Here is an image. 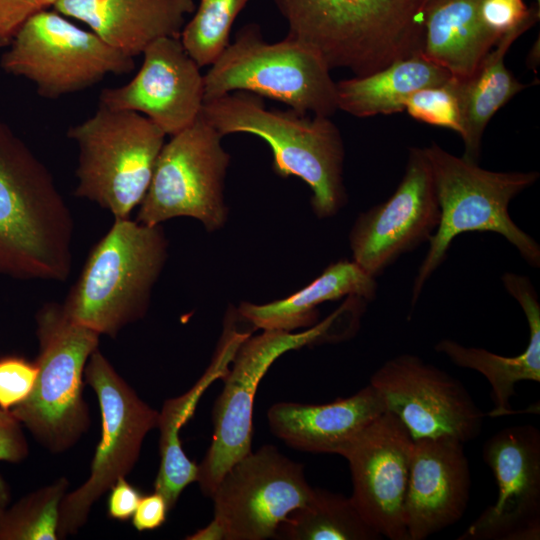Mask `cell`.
<instances>
[{
    "mask_svg": "<svg viewBox=\"0 0 540 540\" xmlns=\"http://www.w3.org/2000/svg\"><path fill=\"white\" fill-rule=\"evenodd\" d=\"M74 223L47 167L0 121V275L64 282Z\"/></svg>",
    "mask_w": 540,
    "mask_h": 540,
    "instance_id": "1",
    "label": "cell"
},
{
    "mask_svg": "<svg viewBox=\"0 0 540 540\" xmlns=\"http://www.w3.org/2000/svg\"><path fill=\"white\" fill-rule=\"evenodd\" d=\"M288 36L361 77L421 55L428 0H274Z\"/></svg>",
    "mask_w": 540,
    "mask_h": 540,
    "instance_id": "2",
    "label": "cell"
},
{
    "mask_svg": "<svg viewBox=\"0 0 540 540\" xmlns=\"http://www.w3.org/2000/svg\"><path fill=\"white\" fill-rule=\"evenodd\" d=\"M201 116L222 136L247 133L271 148L279 176H296L311 189L318 218L336 215L346 204L344 143L330 117L269 110L262 97L237 91L205 101Z\"/></svg>",
    "mask_w": 540,
    "mask_h": 540,
    "instance_id": "3",
    "label": "cell"
},
{
    "mask_svg": "<svg viewBox=\"0 0 540 540\" xmlns=\"http://www.w3.org/2000/svg\"><path fill=\"white\" fill-rule=\"evenodd\" d=\"M167 250L161 225L114 219L68 292L62 304L65 314L99 335L116 337L146 314Z\"/></svg>",
    "mask_w": 540,
    "mask_h": 540,
    "instance_id": "4",
    "label": "cell"
},
{
    "mask_svg": "<svg viewBox=\"0 0 540 540\" xmlns=\"http://www.w3.org/2000/svg\"><path fill=\"white\" fill-rule=\"evenodd\" d=\"M429 160L439 207V225L412 287L414 306L422 289L447 257L452 241L466 232H493L502 235L531 266H540V246L510 217L512 199L539 178L536 171L497 172L481 168L445 151L432 142L424 148Z\"/></svg>",
    "mask_w": 540,
    "mask_h": 540,
    "instance_id": "5",
    "label": "cell"
},
{
    "mask_svg": "<svg viewBox=\"0 0 540 540\" xmlns=\"http://www.w3.org/2000/svg\"><path fill=\"white\" fill-rule=\"evenodd\" d=\"M203 79L204 102L244 91L300 114L330 117L338 110L336 83L320 55L288 35L267 42L255 23L236 33Z\"/></svg>",
    "mask_w": 540,
    "mask_h": 540,
    "instance_id": "6",
    "label": "cell"
},
{
    "mask_svg": "<svg viewBox=\"0 0 540 540\" xmlns=\"http://www.w3.org/2000/svg\"><path fill=\"white\" fill-rule=\"evenodd\" d=\"M39 368L31 395L10 412L48 450L72 447L89 427L83 398L84 370L100 335L72 321L62 304L49 302L36 314Z\"/></svg>",
    "mask_w": 540,
    "mask_h": 540,
    "instance_id": "7",
    "label": "cell"
},
{
    "mask_svg": "<svg viewBox=\"0 0 540 540\" xmlns=\"http://www.w3.org/2000/svg\"><path fill=\"white\" fill-rule=\"evenodd\" d=\"M79 150L74 194L129 218L144 198L165 134L144 115L104 106L69 128Z\"/></svg>",
    "mask_w": 540,
    "mask_h": 540,
    "instance_id": "8",
    "label": "cell"
},
{
    "mask_svg": "<svg viewBox=\"0 0 540 540\" xmlns=\"http://www.w3.org/2000/svg\"><path fill=\"white\" fill-rule=\"evenodd\" d=\"M0 60L8 74L31 81L47 99L87 89L109 74H127L133 57L111 47L92 31L79 28L56 10L29 17Z\"/></svg>",
    "mask_w": 540,
    "mask_h": 540,
    "instance_id": "9",
    "label": "cell"
},
{
    "mask_svg": "<svg viewBox=\"0 0 540 540\" xmlns=\"http://www.w3.org/2000/svg\"><path fill=\"white\" fill-rule=\"evenodd\" d=\"M316 488L304 467L264 445L237 461L221 478L211 498L213 520L191 540H264L296 509L308 504Z\"/></svg>",
    "mask_w": 540,
    "mask_h": 540,
    "instance_id": "10",
    "label": "cell"
},
{
    "mask_svg": "<svg viewBox=\"0 0 540 540\" xmlns=\"http://www.w3.org/2000/svg\"><path fill=\"white\" fill-rule=\"evenodd\" d=\"M222 135L200 116L164 143L136 221L146 225L191 217L209 231L221 229L228 216L224 184L230 155Z\"/></svg>",
    "mask_w": 540,
    "mask_h": 540,
    "instance_id": "11",
    "label": "cell"
},
{
    "mask_svg": "<svg viewBox=\"0 0 540 540\" xmlns=\"http://www.w3.org/2000/svg\"><path fill=\"white\" fill-rule=\"evenodd\" d=\"M84 378L97 395L102 432L89 477L66 493L60 503L57 533L61 539L77 533L92 505L119 478L129 474L146 434L158 427L159 421V412L138 397L99 349L89 357Z\"/></svg>",
    "mask_w": 540,
    "mask_h": 540,
    "instance_id": "12",
    "label": "cell"
},
{
    "mask_svg": "<svg viewBox=\"0 0 540 540\" xmlns=\"http://www.w3.org/2000/svg\"><path fill=\"white\" fill-rule=\"evenodd\" d=\"M342 313L340 307L320 323L299 333L264 330L261 335H249L240 343L213 407L211 444L198 464L196 482L205 496L211 497L223 475L252 452L254 398L270 366L285 352L331 336L329 332Z\"/></svg>",
    "mask_w": 540,
    "mask_h": 540,
    "instance_id": "13",
    "label": "cell"
},
{
    "mask_svg": "<svg viewBox=\"0 0 540 540\" xmlns=\"http://www.w3.org/2000/svg\"><path fill=\"white\" fill-rule=\"evenodd\" d=\"M370 384L413 440L447 436L465 443L481 433L484 414L464 385L419 356L387 360Z\"/></svg>",
    "mask_w": 540,
    "mask_h": 540,
    "instance_id": "14",
    "label": "cell"
},
{
    "mask_svg": "<svg viewBox=\"0 0 540 540\" xmlns=\"http://www.w3.org/2000/svg\"><path fill=\"white\" fill-rule=\"evenodd\" d=\"M439 221L429 160L424 148L412 147L394 193L355 220L349 234L353 261L376 278L400 256L428 242Z\"/></svg>",
    "mask_w": 540,
    "mask_h": 540,
    "instance_id": "15",
    "label": "cell"
},
{
    "mask_svg": "<svg viewBox=\"0 0 540 540\" xmlns=\"http://www.w3.org/2000/svg\"><path fill=\"white\" fill-rule=\"evenodd\" d=\"M413 444L404 424L385 411L341 453L349 463L353 503L390 540H409L404 511Z\"/></svg>",
    "mask_w": 540,
    "mask_h": 540,
    "instance_id": "16",
    "label": "cell"
},
{
    "mask_svg": "<svg viewBox=\"0 0 540 540\" xmlns=\"http://www.w3.org/2000/svg\"><path fill=\"white\" fill-rule=\"evenodd\" d=\"M498 497L458 538L538 540L540 538V432L528 424L504 428L483 446Z\"/></svg>",
    "mask_w": 540,
    "mask_h": 540,
    "instance_id": "17",
    "label": "cell"
},
{
    "mask_svg": "<svg viewBox=\"0 0 540 540\" xmlns=\"http://www.w3.org/2000/svg\"><path fill=\"white\" fill-rule=\"evenodd\" d=\"M142 66L128 83L105 88L99 105L140 113L165 135L192 125L204 104V79L179 38L163 37L142 53Z\"/></svg>",
    "mask_w": 540,
    "mask_h": 540,
    "instance_id": "18",
    "label": "cell"
},
{
    "mask_svg": "<svg viewBox=\"0 0 540 540\" xmlns=\"http://www.w3.org/2000/svg\"><path fill=\"white\" fill-rule=\"evenodd\" d=\"M463 444L447 436L414 440L404 511L409 540H424L464 515L471 474Z\"/></svg>",
    "mask_w": 540,
    "mask_h": 540,
    "instance_id": "19",
    "label": "cell"
},
{
    "mask_svg": "<svg viewBox=\"0 0 540 540\" xmlns=\"http://www.w3.org/2000/svg\"><path fill=\"white\" fill-rule=\"evenodd\" d=\"M52 6L130 57L157 39L179 38L196 8L194 0H57Z\"/></svg>",
    "mask_w": 540,
    "mask_h": 540,
    "instance_id": "20",
    "label": "cell"
},
{
    "mask_svg": "<svg viewBox=\"0 0 540 540\" xmlns=\"http://www.w3.org/2000/svg\"><path fill=\"white\" fill-rule=\"evenodd\" d=\"M385 411L381 395L369 383L350 397L326 404L276 403L269 408L267 418L272 433L287 445L341 455Z\"/></svg>",
    "mask_w": 540,
    "mask_h": 540,
    "instance_id": "21",
    "label": "cell"
},
{
    "mask_svg": "<svg viewBox=\"0 0 540 540\" xmlns=\"http://www.w3.org/2000/svg\"><path fill=\"white\" fill-rule=\"evenodd\" d=\"M506 291L521 306L529 327V342L520 354L507 357L483 348L467 347L451 339L440 340L435 350L452 363L481 373L491 384L493 409L490 417L518 413L510 406L515 385L520 381L540 382V303L530 279L506 272L501 278Z\"/></svg>",
    "mask_w": 540,
    "mask_h": 540,
    "instance_id": "22",
    "label": "cell"
},
{
    "mask_svg": "<svg viewBox=\"0 0 540 540\" xmlns=\"http://www.w3.org/2000/svg\"><path fill=\"white\" fill-rule=\"evenodd\" d=\"M481 0H428L421 55L453 77H470L499 41L481 21Z\"/></svg>",
    "mask_w": 540,
    "mask_h": 540,
    "instance_id": "23",
    "label": "cell"
},
{
    "mask_svg": "<svg viewBox=\"0 0 540 540\" xmlns=\"http://www.w3.org/2000/svg\"><path fill=\"white\" fill-rule=\"evenodd\" d=\"M377 282L353 260L330 264L304 288L292 295L266 304L242 302L239 315L256 328L268 331L292 332L317 323L318 306L344 296L371 300Z\"/></svg>",
    "mask_w": 540,
    "mask_h": 540,
    "instance_id": "24",
    "label": "cell"
},
{
    "mask_svg": "<svg viewBox=\"0 0 540 540\" xmlns=\"http://www.w3.org/2000/svg\"><path fill=\"white\" fill-rule=\"evenodd\" d=\"M536 21L503 35L468 78L457 79L462 117L463 158L478 163L484 130L494 114L527 86L506 68L504 59L513 42Z\"/></svg>",
    "mask_w": 540,
    "mask_h": 540,
    "instance_id": "25",
    "label": "cell"
},
{
    "mask_svg": "<svg viewBox=\"0 0 540 540\" xmlns=\"http://www.w3.org/2000/svg\"><path fill=\"white\" fill-rule=\"evenodd\" d=\"M239 346V340L232 335H223L215 360L203 377L184 395L167 400L159 412L160 466L155 479L156 492L166 499L171 510L186 486L196 481L198 465L184 453L180 440V430L189 420L203 391L210 383L228 372V364Z\"/></svg>",
    "mask_w": 540,
    "mask_h": 540,
    "instance_id": "26",
    "label": "cell"
},
{
    "mask_svg": "<svg viewBox=\"0 0 540 540\" xmlns=\"http://www.w3.org/2000/svg\"><path fill=\"white\" fill-rule=\"evenodd\" d=\"M452 75L422 55L396 61L372 74L336 83L338 109L355 117L404 111L413 92L447 82Z\"/></svg>",
    "mask_w": 540,
    "mask_h": 540,
    "instance_id": "27",
    "label": "cell"
},
{
    "mask_svg": "<svg viewBox=\"0 0 540 540\" xmlns=\"http://www.w3.org/2000/svg\"><path fill=\"white\" fill-rule=\"evenodd\" d=\"M284 540H378L382 536L361 515L351 497L316 488L313 499L277 528Z\"/></svg>",
    "mask_w": 540,
    "mask_h": 540,
    "instance_id": "28",
    "label": "cell"
},
{
    "mask_svg": "<svg viewBox=\"0 0 540 540\" xmlns=\"http://www.w3.org/2000/svg\"><path fill=\"white\" fill-rule=\"evenodd\" d=\"M251 0H199L180 41L198 66H210L230 43L232 26Z\"/></svg>",
    "mask_w": 540,
    "mask_h": 540,
    "instance_id": "29",
    "label": "cell"
},
{
    "mask_svg": "<svg viewBox=\"0 0 540 540\" xmlns=\"http://www.w3.org/2000/svg\"><path fill=\"white\" fill-rule=\"evenodd\" d=\"M68 486L62 477L7 508L0 517V540L59 539V508Z\"/></svg>",
    "mask_w": 540,
    "mask_h": 540,
    "instance_id": "30",
    "label": "cell"
},
{
    "mask_svg": "<svg viewBox=\"0 0 540 540\" xmlns=\"http://www.w3.org/2000/svg\"><path fill=\"white\" fill-rule=\"evenodd\" d=\"M404 110L414 119L462 134V117L457 79L451 77L438 86L421 88L410 94Z\"/></svg>",
    "mask_w": 540,
    "mask_h": 540,
    "instance_id": "31",
    "label": "cell"
},
{
    "mask_svg": "<svg viewBox=\"0 0 540 540\" xmlns=\"http://www.w3.org/2000/svg\"><path fill=\"white\" fill-rule=\"evenodd\" d=\"M39 368L36 361L20 355L0 357V408L11 411L32 393Z\"/></svg>",
    "mask_w": 540,
    "mask_h": 540,
    "instance_id": "32",
    "label": "cell"
},
{
    "mask_svg": "<svg viewBox=\"0 0 540 540\" xmlns=\"http://www.w3.org/2000/svg\"><path fill=\"white\" fill-rule=\"evenodd\" d=\"M479 14L485 27L501 38L529 21H537L539 8H528L523 0H481Z\"/></svg>",
    "mask_w": 540,
    "mask_h": 540,
    "instance_id": "33",
    "label": "cell"
},
{
    "mask_svg": "<svg viewBox=\"0 0 540 540\" xmlns=\"http://www.w3.org/2000/svg\"><path fill=\"white\" fill-rule=\"evenodd\" d=\"M43 9V0H0V46H7L22 24Z\"/></svg>",
    "mask_w": 540,
    "mask_h": 540,
    "instance_id": "34",
    "label": "cell"
},
{
    "mask_svg": "<svg viewBox=\"0 0 540 540\" xmlns=\"http://www.w3.org/2000/svg\"><path fill=\"white\" fill-rule=\"evenodd\" d=\"M29 453L22 424L10 411L0 408V461L18 463Z\"/></svg>",
    "mask_w": 540,
    "mask_h": 540,
    "instance_id": "35",
    "label": "cell"
},
{
    "mask_svg": "<svg viewBox=\"0 0 540 540\" xmlns=\"http://www.w3.org/2000/svg\"><path fill=\"white\" fill-rule=\"evenodd\" d=\"M109 491L107 501L109 518L121 522L131 519L142 497L140 491L127 482L125 477L119 478Z\"/></svg>",
    "mask_w": 540,
    "mask_h": 540,
    "instance_id": "36",
    "label": "cell"
},
{
    "mask_svg": "<svg viewBox=\"0 0 540 540\" xmlns=\"http://www.w3.org/2000/svg\"><path fill=\"white\" fill-rule=\"evenodd\" d=\"M168 511L166 499L154 491L141 497L132 516V524L140 532L155 530L164 524Z\"/></svg>",
    "mask_w": 540,
    "mask_h": 540,
    "instance_id": "37",
    "label": "cell"
},
{
    "mask_svg": "<svg viewBox=\"0 0 540 540\" xmlns=\"http://www.w3.org/2000/svg\"><path fill=\"white\" fill-rule=\"evenodd\" d=\"M10 502V488L0 475V517L5 512Z\"/></svg>",
    "mask_w": 540,
    "mask_h": 540,
    "instance_id": "38",
    "label": "cell"
},
{
    "mask_svg": "<svg viewBox=\"0 0 540 540\" xmlns=\"http://www.w3.org/2000/svg\"><path fill=\"white\" fill-rule=\"evenodd\" d=\"M57 0H43L44 8L52 6Z\"/></svg>",
    "mask_w": 540,
    "mask_h": 540,
    "instance_id": "39",
    "label": "cell"
},
{
    "mask_svg": "<svg viewBox=\"0 0 540 540\" xmlns=\"http://www.w3.org/2000/svg\"><path fill=\"white\" fill-rule=\"evenodd\" d=\"M537 3L539 4V0H537Z\"/></svg>",
    "mask_w": 540,
    "mask_h": 540,
    "instance_id": "40",
    "label": "cell"
}]
</instances>
